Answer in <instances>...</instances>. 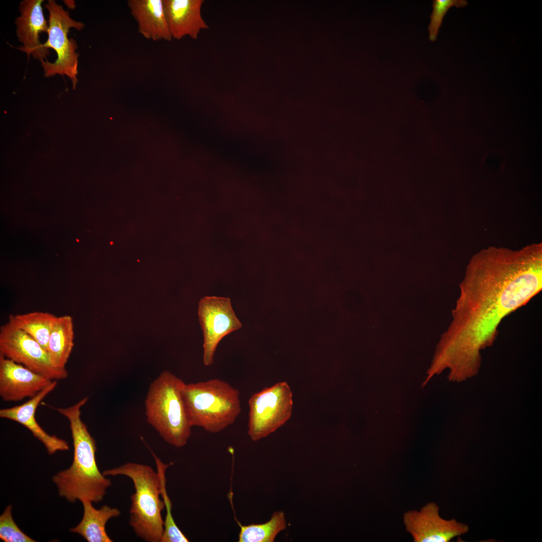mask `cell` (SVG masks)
Instances as JSON below:
<instances>
[{
  "label": "cell",
  "mask_w": 542,
  "mask_h": 542,
  "mask_svg": "<svg viewBox=\"0 0 542 542\" xmlns=\"http://www.w3.org/2000/svg\"><path fill=\"white\" fill-rule=\"evenodd\" d=\"M541 289V242L516 250L490 246L475 253L460 284L453 319L437 344L428 377L446 368L453 381L477 375L480 351L493 345L501 321Z\"/></svg>",
  "instance_id": "obj_1"
},
{
  "label": "cell",
  "mask_w": 542,
  "mask_h": 542,
  "mask_svg": "<svg viewBox=\"0 0 542 542\" xmlns=\"http://www.w3.org/2000/svg\"><path fill=\"white\" fill-rule=\"evenodd\" d=\"M88 397L67 408H55L69 421L74 448L70 467L53 476L60 496L74 502L88 500L98 503L103 499L107 489L111 485L110 479L101 473L97 465L95 440L81 419V408Z\"/></svg>",
  "instance_id": "obj_2"
},
{
  "label": "cell",
  "mask_w": 542,
  "mask_h": 542,
  "mask_svg": "<svg viewBox=\"0 0 542 542\" xmlns=\"http://www.w3.org/2000/svg\"><path fill=\"white\" fill-rule=\"evenodd\" d=\"M102 473L105 476L122 475L131 479L134 492L130 497L129 524L144 540L162 542L164 530L162 511L165 504L160 498L162 482L158 471L147 465L128 462Z\"/></svg>",
  "instance_id": "obj_3"
},
{
  "label": "cell",
  "mask_w": 542,
  "mask_h": 542,
  "mask_svg": "<svg viewBox=\"0 0 542 542\" xmlns=\"http://www.w3.org/2000/svg\"><path fill=\"white\" fill-rule=\"evenodd\" d=\"M184 381L168 371L151 384L145 399L147 422L167 443L181 448L192 427L183 396Z\"/></svg>",
  "instance_id": "obj_4"
},
{
  "label": "cell",
  "mask_w": 542,
  "mask_h": 542,
  "mask_svg": "<svg viewBox=\"0 0 542 542\" xmlns=\"http://www.w3.org/2000/svg\"><path fill=\"white\" fill-rule=\"evenodd\" d=\"M238 389L218 378L185 383L183 396L192 427L211 433L234 423L241 411Z\"/></svg>",
  "instance_id": "obj_5"
},
{
  "label": "cell",
  "mask_w": 542,
  "mask_h": 542,
  "mask_svg": "<svg viewBox=\"0 0 542 542\" xmlns=\"http://www.w3.org/2000/svg\"><path fill=\"white\" fill-rule=\"evenodd\" d=\"M45 8L49 13L48 38L43 44L45 48H52L56 52L57 58L54 63L46 61L41 62L45 77L56 74L67 75L71 80L75 89L78 82V57L76 50L77 45L75 39H68L69 29L74 28L81 30L84 25L73 20L68 11L53 0H49Z\"/></svg>",
  "instance_id": "obj_6"
},
{
  "label": "cell",
  "mask_w": 542,
  "mask_h": 542,
  "mask_svg": "<svg viewBox=\"0 0 542 542\" xmlns=\"http://www.w3.org/2000/svg\"><path fill=\"white\" fill-rule=\"evenodd\" d=\"M292 392L285 382H279L251 395L248 400L247 434L253 441L265 438L291 418Z\"/></svg>",
  "instance_id": "obj_7"
},
{
  "label": "cell",
  "mask_w": 542,
  "mask_h": 542,
  "mask_svg": "<svg viewBox=\"0 0 542 542\" xmlns=\"http://www.w3.org/2000/svg\"><path fill=\"white\" fill-rule=\"evenodd\" d=\"M0 355L52 380L68 376L66 369L53 364L46 350L10 321L1 326Z\"/></svg>",
  "instance_id": "obj_8"
},
{
  "label": "cell",
  "mask_w": 542,
  "mask_h": 542,
  "mask_svg": "<svg viewBox=\"0 0 542 542\" xmlns=\"http://www.w3.org/2000/svg\"><path fill=\"white\" fill-rule=\"evenodd\" d=\"M198 317L203 334V362L213 363L215 352L221 339L242 327L229 298L205 296L199 303Z\"/></svg>",
  "instance_id": "obj_9"
},
{
  "label": "cell",
  "mask_w": 542,
  "mask_h": 542,
  "mask_svg": "<svg viewBox=\"0 0 542 542\" xmlns=\"http://www.w3.org/2000/svg\"><path fill=\"white\" fill-rule=\"evenodd\" d=\"M403 522L415 542H448L469 530L466 523L454 518H442L439 506L433 502L424 505L420 510L405 512Z\"/></svg>",
  "instance_id": "obj_10"
},
{
  "label": "cell",
  "mask_w": 542,
  "mask_h": 542,
  "mask_svg": "<svg viewBox=\"0 0 542 542\" xmlns=\"http://www.w3.org/2000/svg\"><path fill=\"white\" fill-rule=\"evenodd\" d=\"M52 381L0 355V396L4 400L31 398Z\"/></svg>",
  "instance_id": "obj_11"
},
{
  "label": "cell",
  "mask_w": 542,
  "mask_h": 542,
  "mask_svg": "<svg viewBox=\"0 0 542 542\" xmlns=\"http://www.w3.org/2000/svg\"><path fill=\"white\" fill-rule=\"evenodd\" d=\"M42 0H25L21 2L19 10L21 16L16 21L17 35L23 46L18 48L41 62L47 60L50 54L49 49L44 47L39 40V34L48 33L49 23L45 20L41 4Z\"/></svg>",
  "instance_id": "obj_12"
},
{
  "label": "cell",
  "mask_w": 542,
  "mask_h": 542,
  "mask_svg": "<svg viewBox=\"0 0 542 542\" xmlns=\"http://www.w3.org/2000/svg\"><path fill=\"white\" fill-rule=\"evenodd\" d=\"M57 384V380H53L34 397L22 404L0 410L1 418L18 422L27 428L35 437L44 444L50 455L54 454L57 451L68 450L69 445L64 440L47 433L37 423L35 412L41 401L54 390Z\"/></svg>",
  "instance_id": "obj_13"
},
{
  "label": "cell",
  "mask_w": 542,
  "mask_h": 542,
  "mask_svg": "<svg viewBox=\"0 0 542 542\" xmlns=\"http://www.w3.org/2000/svg\"><path fill=\"white\" fill-rule=\"evenodd\" d=\"M203 0H163L166 20L172 39L185 36L196 39L209 28L201 14Z\"/></svg>",
  "instance_id": "obj_14"
},
{
  "label": "cell",
  "mask_w": 542,
  "mask_h": 542,
  "mask_svg": "<svg viewBox=\"0 0 542 542\" xmlns=\"http://www.w3.org/2000/svg\"><path fill=\"white\" fill-rule=\"evenodd\" d=\"M127 4L138 23L139 32L145 38L153 41L172 40L163 0H129Z\"/></svg>",
  "instance_id": "obj_15"
},
{
  "label": "cell",
  "mask_w": 542,
  "mask_h": 542,
  "mask_svg": "<svg viewBox=\"0 0 542 542\" xmlns=\"http://www.w3.org/2000/svg\"><path fill=\"white\" fill-rule=\"evenodd\" d=\"M83 507V515L79 523L70 529L72 532L80 535L88 542H112L107 534L105 526L107 521L121 514L117 508L104 505L99 509L94 508L92 502L81 501Z\"/></svg>",
  "instance_id": "obj_16"
},
{
  "label": "cell",
  "mask_w": 542,
  "mask_h": 542,
  "mask_svg": "<svg viewBox=\"0 0 542 542\" xmlns=\"http://www.w3.org/2000/svg\"><path fill=\"white\" fill-rule=\"evenodd\" d=\"M74 338L72 317H56L52 325L47 350L56 367L66 369V364L74 346Z\"/></svg>",
  "instance_id": "obj_17"
},
{
  "label": "cell",
  "mask_w": 542,
  "mask_h": 542,
  "mask_svg": "<svg viewBox=\"0 0 542 542\" xmlns=\"http://www.w3.org/2000/svg\"><path fill=\"white\" fill-rule=\"evenodd\" d=\"M56 318V316L49 313L33 312L11 315L9 321L29 334L47 350L52 325Z\"/></svg>",
  "instance_id": "obj_18"
},
{
  "label": "cell",
  "mask_w": 542,
  "mask_h": 542,
  "mask_svg": "<svg viewBox=\"0 0 542 542\" xmlns=\"http://www.w3.org/2000/svg\"><path fill=\"white\" fill-rule=\"evenodd\" d=\"M238 525L239 542H274L277 535L286 529L287 521L284 512L279 511H275L265 523L242 525L238 522Z\"/></svg>",
  "instance_id": "obj_19"
},
{
  "label": "cell",
  "mask_w": 542,
  "mask_h": 542,
  "mask_svg": "<svg viewBox=\"0 0 542 542\" xmlns=\"http://www.w3.org/2000/svg\"><path fill=\"white\" fill-rule=\"evenodd\" d=\"M154 458L157 466V471L159 473L162 482V496L165 502L166 509V515L164 520V530L162 542H188V538L179 529L172 514V503L168 495L166 489V479L165 473L171 464H166L158 458L156 454L151 451Z\"/></svg>",
  "instance_id": "obj_20"
},
{
  "label": "cell",
  "mask_w": 542,
  "mask_h": 542,
  "mask_svg": "<svg viewBox=\"0 0 542 542\" xmlns=\"http://www.w3.org/2000/svg\"><path fill=\"white\" fill-rule=\"evenodd\" d=\"M9 505L0 516V538L5 542L36 541L22 531L15 523Z\"/></svg>",
  "instance_id": "obj_21"
},
{
  "label": "cell",
  "mask_w": 542,
  "mask_h": 542,
  "mask_svg": "<svg viewBox=\"0 0 542 542\" xmlns=\"http://www.w3.org/2000/svg\"><path fill=\"white\" fill-rule=\"evenodd\" d=\"M466 0H434L433 1V12L430 16L431 22L428 27L429 40L436 41L443 18L448 10L455 6L464 7L467 5Z\"/></svg>",
  "instance_id": "obj_22"
}]
</instances>
